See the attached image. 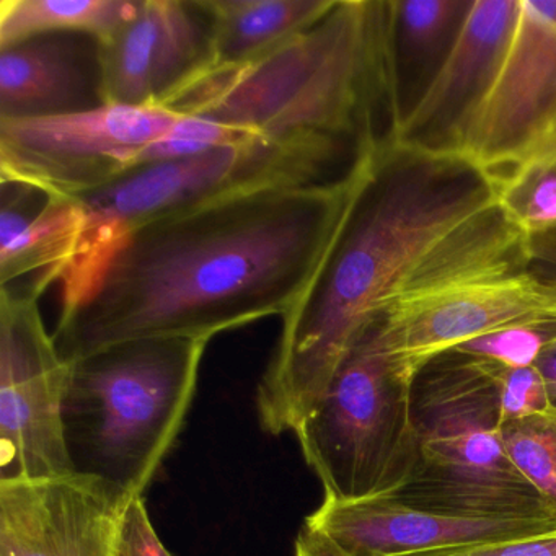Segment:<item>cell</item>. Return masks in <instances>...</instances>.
<instances>
[{
	"instance_id": "obj_1",
	"label": "cell",
	"mask_w": 556,
	"mask_h": 556,
	"mask_svg": "<svg viewBox=\"0 0 556 556\" xmlns=\"http://www.w3.org/2000/svg\"><path fill=\"white\" fill-rule=\"evenodd\" d=\"M359 178L271 185L161 217L132 233L96 294L58 321L71 363L148 338L211 341L285 317L320 268Z\"/></svg>"
},
{
	"instance_id": "obj_2",
	"label": "cell",
	"mask_w": 556,
	"mask_h": 556,
	"mask_svg": "<svg viewBox=\"0 0 556 556\" xmlns=\"http://www.w3.org/2000/svg\"><path fill=\"white\" fill-rule=\"evenodd\" d=\"M497 203L490 178L454 154L369 142L340 229L294 307L256 390L260 426L295 432L364 331L419 263Z\"/></svg>"
},
{
	"instance_id": "obj_3",
	"label": "cell",
	"mask_w": 556,
	"mask_h": 556,
	"mask_svg": "<svg viewBox=\"0 0 556 556\" xmlns=\"http://www.w3.org/2000/svg\"><path fill=\"white\" fill-rule=\"evenodd\" d=\"M159 106L273 141L387 139L376 128L382 112L395 131L387 2L338 0L330 14L269 53L201 71Z\"/></svg>"
},
{
	"instance_id": "obj_4",
	"label": "cell",
	"mask_w": 556,
	"mask_h": 556,
	"mask_svg": "<svg viewBox=\"0 0 556 556\" xmlns=\"http://www.w3.org/2000/svg\"><path fill=\"white\" fill-rule=\"evenodd\" d=\"M359 144L344 139L273 141L250 136L181 161L149 165L79 197L84 220L76 252L60 281L61 317L79 311L99 288L132 233L161 217L217 198L271 185L321 184L344 175Z\"/></svg>"
},
{
	"instance_id": "obj_5",
	"label": "cell",
	"mask_w": 556,
	"mask_h": 556,
	"mask_svg": "<svg viewBox=\"0 0 556 556\" xmlns=\"http://www.w3.org/2000/svg\"><path fill=\"white\" fill-rule=\"evenodd\" d=\"M210 343L148 338L73 363L64 422L76 470L144 496L187 421Z\"/></svg>"
},
{
	"instance_id": "obj_6",
	"label": "cell",
	"mask_w": 556,
	"mask_h": 556,
	"mask_svg": "<svg viewBox=\"0 0 556 556\" xmlns=\"http://www.w3.org/2000/svg\"><path fill=\"white\" fill-rule=\"evenodd\" d=\"M412 400L416 460L392 497L448 516L555 519L504 452L490 361L441 354L415 377Z\"/></svg>"
},
{
	"instance_id": "obj_7",
	"label": "cell",
	"mask_w": 556,
	"mask_h": 556,
	"mask_svg": "<svg viewBox=\"0 0 556 556\" xmlns=\"http://www.w3.org/2000/svg\"><path fill=\"white\" fill-rule=\"evenodd\" d=\"M413 382L370 325L294 432L324 497L370 500L402 490L416 460Z\"/></svg>"
},
{
	"instance_id": "obj_8",
	"label": "cell",
	"mask_w": 556,
	"mask_h": 556,
	"mask_svg": "<svg viewBox=\"0 0 556 556\" xmlns=\"http://www.w3.org/2000/svg\"><path fill=\"white\" fill-rule=\"evenodd\" d=\"M178 115L162 106L103 105L45 118L0 119L2 184L79 198L135 170L142 149Z\"/></svg>"
},
{
	"instance_id": "obj_9",
	"label": "cell",
	"mask_w": 556,
	"mask_h": 556,
	"mask_svg": "<svg viewBox=\"0 0 556 556\" xmlns=\"http://www.w3.org/2000/svg\"><path fill=\"white\" fill-rule=\"evenodd\" d=\"M38 301L0 291V481L77 471L64 422L73 363L48 333Z\"/></svg>"
},
{
	"instance_id": "obj_10",
	"label": "cell",
	"mask_w": 556,
	"mask_h": 556,
	"mask_svg": "<svg viewBox=\"0 0 556 556\" xmlns=\"http://www.w3.org/2000/svg\"><path fill=\"white\" fill-rule=\"evenodd\" d=\"M556 131V0H520L503 63L455 155L491 181L535 155Z\"/></svg>"
},
{
	"instance_id": "obj_11",
	"label": "cell",
	"mask_w": 556,
	"mask_h": 556,
	"mask_svg": "<svg viewBox=\"0 0 556 556\" xmlns=\"http://www.w3.org/2000/svg\"><path fill=\"white\" fill-rule=\"evenodd\" d=\"M132 500L83 471L0 481V556H119Z\"/></svg>"
},
{
	"instance_id": "obj_12",
	"label": "cell",
	"mask_w": 556,
	"mask_h": 556,
	"mask_svg": "<svg viewBox=\"0 0 556 556\" xmlns=\"http://www.w3.org/2000/svg\"><path fill=\"white\" fill-rule=\"evenodd\" d=\"M556 314L532 269L390 305L372 327L409 379L441 354L517 321Z\"/></svg>"
},
{
	"instance_id": "obj_13",
	"label": "cell",
	"mask_w": 556,
	"mask_h": 556,
	"mask_svg": "<svg viewBox=\"0 0 556 556\" xmlns=\"http://www.w3.org/2000/svg\"><path fill=\"white\" fill-rule=\"evenodd\" d=\"M100 47L106 105L159 106L210 64V15L201 0H138Z\"/></svg>"
},
{
	"instance_id": "obj_14",
	"label": "cell",
	"mask_w": 556,
	"mask_h": 556,
	"mask_svg": "<svg viewBox=\"0 0 556 556\" xmlns=\"http://www.w3.org/2000/svg\"><path fill=\"white\" fill-rule=\"evenodd\" d=\"M519 11L520 0H473L447 60L390 138L395 144L455 155L503 63Z\"/></svg>"
},
{
	"instance_id": "obj_15",
	"label": "cell",
	"mask_w": 556,
	"mask_h": 556,
	"mask_svg": "<svg viewBox=\"0 0 556 556\" xmlns=\"http://www.w3.org/2000/svg\"><path fill=\"white\" fill-rule=\"evenodd\" d=\"M354 556H402L464 543L532 535L556 529V519H478L409 506L392 496L337 501L324 497L305 517Z\"/></svg>"
},
{
	"instance_id": "obj_16",
	"label": "cell",
	"mask_w": 556,
	"mask_h": 556,
	"mask_svg": "<svg viewBox=\"0 0 556 556\" xmlns=\"http://www.w3.org/2000/svg\"><path fill=\"white\" fill-rule=\"evenodd\" d=\"M103 105L97 38L40 35L0 50V119L70 115Z\"/></svg>"
},
{
	"instance_id": "obj_17",
	"label": "cell",
	"mask_w": 556,
	"mask_h": 556,
	"mask_svg": "<svg viewBox=\"0 0 556 556\" xmlns=\"http://www.w3.org/2000/svg\"><path fill=\"white\" fill-rule=\"evenodd\" d=\"M2 184L0 291L40 299L60 285L76 252L86 214L79 198L51 197Z\"/></svg>"
},
{
	"instance_id": "obj_18",
	"label": "cell",
	"mask_w": 556,
	"mask_h": 556,
	"mask_svg": "<svg viewBox=\"0 0 556 556\" xmlns=\"http://www.w3.org/2000/svg\"><path fill=\"white\" fill-rule=\"evenodd\" d=\"M471 5L473 0L387 2V43L395 129L447 60Z\"/></svg>"
},
{
	"instance_id": "obj_19",
	"label": "cell",
	"mask_w": 556,
	"mask_h": 556,
	"mask_svg": "<svg viewBox=\"0 0 556 556\" xmlns=\"http://www.w3.org/2000/svg\"><path fill=\"white\" fill-rule=\"evenodd\" d=\"M211 21L206 70L240 66L307 30L338 0H201ZM204 71V70H203Z\"/></svg>"
},
{
	"instance_id": "obj_20",
	"label": "cell",
	"mask_w": 556,
	"mask_h": 556,
	"mask_svg": "<svg viewBox=\"0 0 556 556\" xmlns=\"http://www.w3.org/2000/svg\"><path fill=\"white\" fill-rule=\"evenodd\" d=\"M138 11V0H2L0 50L50 34L109 41Z\"/></svg>"
},
{
	"instance_id": "obj_21",
	"label": "cell",
	"mask_w": 556,
	"mask_h": 556,
	"mask_svg": "<svg viewBox=\"0 0 556 556\" xmlns=\"http://www.w3.org/2000/svg\"><path fill=\"white\" fill-rule=\"evenodd\" d=\"M507 219L527 237L556 230V154H540L491 181Z\"/></svg>"
},
{
	"instance_id": "obj_22",
	"label": "cell",
	"mask_w": 556,
	"mask_h": 556,
	"mask_svg": "<svg viewBox=\"0 0 556 556\" xmlns=\"http://www.w3.org/2000/svg\"><path fill=\"white\" fill-rule=\"evenodd\" d=\"M501 441L510 464L535 488L556 519V406L503 422Z\"/></svg>"
},
{
	"instance_id": "obj_23",
	"label": "cell",
	"mask_w": 556,
	"mask_h": 556,
	"mask_svg": "<svg viewBox=\"0 0 556 556\" xmlns=\"http://www.w3.org/2000/svg\"><path fill=\"white\" fill-rule=\"evenodd\" d=\"M556 340V314L529 318L458 346V353L506 367L535 366L542 351Z\"/></svg>"
},
{
	"instance_id": "obj_24",
	"label": "cell",
	"mask_w": 556,
	"mask_h": 556,
	"mask_svg": "<svg viewBox=\"0 0 556 556\" xmlns=\"http://www.w3.org/2000/svg\"><path fill=\"white\" fill-rule=\"evenodd\" d=\"M249 132L237 131L229 126L198 118V116L178 115L177 122L157 141L139 152L135 162V170L149 165L181 161L206 154L224 146L236 144L250 138Z\"/></svg>"
},
{
	"instance_id": "obj_25",
	"label": "cell",
	"mask_w": 556,
	"mask_h": 556,
	"mask_svg": "<svg viewBox=\"0 0 556 556\" xmlns=\"http://www.w3.org/2000/svg\"><path fill=\"white\" fill-rule=\"evenodd\" d=\"M491 366L500 390L504 422L540 415L555 408L535 367H506L496 363H491Z\"/></svg>"
},
{
	"instance_id": "obj_26",
	"label": "cell",
	"mask_w": 556,
	"mask_h": 556,
	"mask_svg": "<svg viewBox=\"0 0 556 556\" xmlns=\"http://www.w3.org/2000/svg\"><path fill=\"white\" fill-rule=\"evenodd\" d=\"M402 556H556V529Z\"/></svg>"
},
{
	"instance_id": "obj_27",
	"label": "cell",
	"mask_w": 556,
	"mask_h": 556,
	"mask_svg": "<svg viewBox=\"0 0 556 556\" xmlns=\"http://www.w3.org/2000/svg\"><path fill=\"white\" fill-rule=\"evenodd\" d=\"M119 556H172L154 529L144 496L135 497L126 510Z\"/></svg>"
},
{
	"instance_id": "obj_28",
	"label": "cell",
	"mask_w": 556,
	"mask_h": 556,
	"mask_svg": "<svg viewBox=\"0 0 556 556\" xmlns=\"http://www.w3.org/2000/svg\"><path fill=\"white\" fill-rule=\"evenodd\" d=\"M294 556H354L317 530L302 527L294 543Z\"/></svg>"
},
{
	"instance_id": "obj_29",
	"label": "cell",
	"mask_w": 556,
	"mask_h": 556,
	"mask_svg": "<svg viewBox=\"0 0 556 556\" xmlns=\"http://www.w3.org/2000/svg\"><path fill=\"white\" fill-rule=\"evenodd\" d=\"M533 367L542 376L546 392H548L549 402H552L553 406H556V340H553L542 351Z\"/></svg>"
},
{
	"instance_id": "obj_30",
	"label": "cell",
	"mask_w": 556,
	"mask_h": 556,
	"mask_svg": "<svg viewBox=\"0 0 556 556\" xmlns=\"http://www.w3.org/2000/svg\"><path fill=\"white\" fill-rule=\"evenodd\" d=\"M532 265L556 266V230L529 240Z\"/></svg>"
},
{
	"instance_id": "obj_31",
	"label": "cell",
	"mask_w": 556,
	"mask_h": 556,
	"mask_svg": "<svg viewBox=\"0 0 556 556\" xmlns=\"http://www.w3.org/2000/svg\"><path fill=\"white\" fill-rule=\"evenodd\" d=\"M532 275L535 276L542 291L545 292L553 307L556 308V266L553 265H532Z\"/></svg>"
},
{
	"instance_id": "obj_32",
	"label": "cell",
	"mask_w": 556,
	"mask_h": 556,
	"mask_svg": "<svg viewBox=\"0 0 556 556\" xmlns=\"http://www.w3.org/2000/svg\"><path fill=\"white\" fill-rule=\"evenodd\" d=\"M540 154H556V131L553 132L552 136H549L548 141L545 142V146H543V148L540 149V151L536 152L535 155ZM535 155H532V157H535ZM527 161H529V159H527Z\"/></svg>"
}]
</instances>
